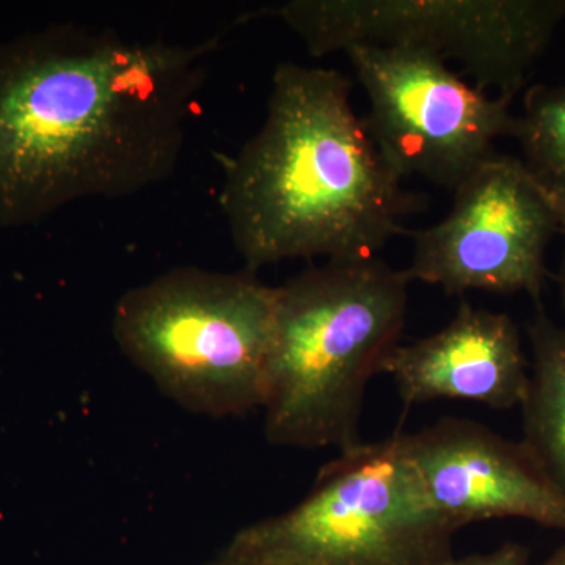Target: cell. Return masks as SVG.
Instances as JSON below:
<instances>
[{"label":"cell","mask_w":565,"mask_h":565,"mask_svg":"<svg viewBox=\"0 0 565 565\" xmlns=\"http://www.w3.org/2000/svg\"><path fill=\"white\" fill-rule=\"evenodd\" d=\"M218 44L71 24L0 43V226L172 177Z\"/></svg>","instance_id":"1"},{"label":"cell","mask_w":565,"mask_h":565,"mask_svg":"<svg viewBox=\"0 0 565 565\" xmlns=\"http://www.w3.org/2000/svg\"><path fill=\"white\" fill-rule=\"evenodd\" d=\"M221 206L245 269L371 258L415 210L353 110L340 71L280 63L262 129L223 166Z\"/></svg>","instance_id":"2"},{"label":"cell","mask_w":565,"mask_h":565,"mask_svg":"<svg viewBox=\"0 0 565 565\" xmlns=\"http://www.w3.org/2000/svg\"><path fill=\"white\" fill-rule=\"evenodd\" d=\"M404 270L371 258L333 259L277 286L264 435L281 448H337L360 438L364 394L399 345Z\"/></svg>","instance_id":"3"},{"label":"cell","mask_w":565,"mask_h":565,"mask_svg":"<svg viewBox=\"0 0 565 565\" xmlns=\"http://www.w3.org/2000/svg\"><path fill=\"white\" fill-rule=\"evenodd\" d=\"M277 288L255 273L177 267L128 289L111 315L122 355L191 414L263 408Z\"/></svg>","instance_id":"4"},{"label":"cell","mask_w":565,"mask_h":565,"mask_svg":"<svg viewBox=\"0 0 565 565\" xmlns=\"http://www.w3.org/2000/svg\"><path fill=\"white\" fill-rule=\"evenodd\" d=\"M457 530L435 511L403 433L323 465L299 504L243 527L221 556L262 565H444Z\"/></svg>","instance_id":"5"},{"label":"cell","mask_w":565,"mask_h":565,"mask_svg":"<svg viewBox=\"0 0 565 565\" xmlns=\"http://www.w3.org/2000/svg\"><path fill=\"white\" fill-rule=\"evenodd\" d=\"M270 14L316 57L411 47L456 62L476 87L512 102L565 20V0H291Z\"/></svg>","instance_id":"6"},{"label":"cell","mask_w":565,"mask_h":565,"mask_svg":"<svg viewBox=\"0 0 565 565\" xmlns=\"http://www.w3.org/2000/svg\"><path fill=\"white\" fill-rule=\"evenodd\" d=\"M370 99L364 118L379 150L403 177L455 191L514 136L511 103L463 79L437 55L411 47L344 52Z\"/></svg>","instance_id":"7"},{"label":"cell","mask_w":565,"mask_h":565,"mask_svg":"<svg viewBox=\"0 0 565 565\" xmlns=\"http://www.w3.org/2000/svg\"><path fill=\"white\" fill-rule=\"evenodd\" d=\"M448 215L411 233L408 280L448 296L470 291L525 292L541 303L546 250L563 228V211L522 159L490 156L455 189Z\"/></svg>","instance_id":"8"},{"label":"cell","mask_w":565,"mask_h":565,"mask_svg":"<svg viewBox=\"0 0 565 565\" xmlns=\"http://www.w3.org/2000/svg\"><path fill=\"white\" fill-rule=\"evenodd\" d=\"M430 504L449 525L523 519L565 533V498L520 441L484 424L441 418L403 434Z\"/></svg>","instance_id":"9"},{"label":"cell","mask_w":565,"mask_h":565,"mask_svg":"<svg viewBox=\"0 0 565 565\" xmlns=\"http://www.w3.org/2000/svg\"><path fill=\"white\" fill-rule=\"evenodd\" d=\"M382 374L407 408L448 399L511 411L525 401L531 370L511 316L463 302L440 332L397 345Z\"/></svg>","instance_id":"10"},{"label":"cell","mask_w":565,"mask_h":565,"mask_svg":"<svg viewBox=\"0 0 565 565\" xmlns=\"http://www.w3.org/2000/svg\"><path fill=\"white\" fill-rule=\"evenodd\" d=\"M533 364L523 411V440L565 498V329L539 308L527 326Z\"/></svg>","instance_id":"11"},{"label":"cell","mask_w":565,"mask_h":565,"mask_svg":"<svg viewBox=\"0 0 565 565\" xmlns=\"http://www.w3.org/2000/svg\"><path fill=\"white\" fill-rule=\"evenodd\" d=\"M514 137L527 172L565 212V84L537 85L526 93Z\"/></svg>","instance_id":"12"},{"label":"cell","mask_w":565,"mask_h":565,"mask_svg":"<svg viewBox=\"0 0 565 565\" xmlns=\"http://www.w3.org/2000/svg\"><path fill=\"white\" fill-rule=\"evenodd\" d=\"M444 565H530V550L515 542H508L482 555L451 557Z\"/></svg>","instance_id":"13"},{"label":"cell","mask_w":565,"mask_h":565,"mask_svg":"<svg viewBox=\"0 0 565 565\" xmlns=\"http://www.w3.org/2000/svg\"><path fill=\"white\" fill-rule=\"evenodd\" d=\"M545 565H565V542L548 557Z\"/></svg>","instance_id":"14"},{"label":"cell","mask_w":565,"mask_h":565,"mask_svg":"<svg viewBox=\"0 0 565 565\" xmlns=\"http://www.w3.org/2000/svg\"><path fill=\"white\" fill-rule=\"evenodd\" d=\"M204 565H262V564L243 563V561H234V559H228V557H225V556H218L217 559L212 561V563L204 564Z\"/></svg>","instance_id":"15"},{"label":"cell","mask_w":565,"mask_h":565,"mask_svg":"<svg viewBox=\"0 0 565 565\" xmlns=\"http://www.w3.org/2000/svg\"><path fill=\"white\" fill-rule=\"evenodd\" d=\"M561 233L564 234L565 241V212H563V228H561ZM563 300L565 305V256H564V267H563Z\"/></svg>","instance_id":"16"}]
</instances>
